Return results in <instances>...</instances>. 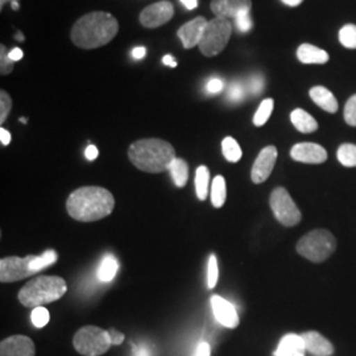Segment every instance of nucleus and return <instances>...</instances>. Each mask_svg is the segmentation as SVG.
Wrapping results in <instances>:
<instances>
[{"label": "nucleus", "instance_id": "38", "mask_svg": "<svg viewBox=\"0 0 356 356\" xmlns=\"http://www.w3.org/2000/svg\"><path fill=\"white\" fill-rule=\"evenodd\" d=\"M264 85H266L264 76H261V74H254L248 81V90H250V92L252 95H257V94H260L263 91Z\"/></svg>", "mask_w": 356, "mask_h": 356}, {"label": "nucleus", "instance_id": "33", "mask_svg": "<svg viewBox=\"0 0 356 356\" xmlns=\"http://www.w3.org/2000/svg\"><path fill=\"white\" fill-rule=\"evenodd\" d=\"M219 280V268L216 254H211L209 259V267H207V286L213 289Z\"/></svg>", "mask_w": 356, "mask_h": 356}, {"label": "nucleus", "instance_id": "43", "mask_svg": "<svg viewBox=\"0 0 356 356\" xmlns=\"http://www.w3.org/2000/svg\"><path fill=\"white\" fill-rule=\"evenodd\" d=\"M0 141L3 145H8L11 143V134L6 128H0Z\"/></svg>", "mask_w": 356, "mask_h": 356}, {"label": "nucleus", "instance_id": "34", "mask_svg": "<svg viewBox=\"0 0 356 356\" xmlns=\"http://www.w3.org/2000/svg\"><path fill=\"white\" fill-rule=\"evenodd\" d=\"M13 108V99L4 90L0 91V123L3 124Z\"/></svg>", "mask_w": 356, "mask_h": 356}, {"label": "nucleus", "instance_id": "37", "mask_svg": "<svg viewBox=\"0 0 356 356\" xmlns=\"http://www.w3.org/2000/svg\"><path fill=\"white\" fill-rule=\"evenodd\" d=\"M227 98L231 102H239L244 98V88L241 82H234L227 90Z\"/></svg>", "mask_w": 356, "mask_h": 356}, {"label": "nucleus", "instance_id": "52", "mask_svg": "<svg viewBox=\"0 0 356 356\" xmlns=\"http://www.w3.org/2000/svg\"><path fill=\"white\" fill-rule=\"evenodd\" d=\"M11 4H13V11H17V10H19V3H17V1H13Z\"/></svg>", "mask_w": 356, "mask_h": 356}, {"label": "nucleus", "instance_id": "17", "mask_svg": "<svg viewBox=\"0 0 356 356\" xmlns=\"http://www.w3.org/2000/svg\"><path fill=\"white\" fill-rule=\"evenodd\" d=\"M307 353L314 356H331L334 354V346L329 339L317 331H306L301 334Z\"/></svg>", "mask_w": 356, "mask_h": 356}, {"label": "nucleus", "instance_id": "48", "mask_svg": "<svg viewBox=\"0 0 356 356\" xmlns=\"http://www.w3.org/2000/svg\"><path fill=\"white\" fill-rule=\"evenodd\" d=\"M134 347H135V346H134ZM134 355L151 356V354H149V351H148V350H145V348H138V347H135V353H134Z\"/></svg>", "mask_w": 356, "mask_h": 356}, {"label": "nucleus", "instance_id": "29", "mask_svg": "<svg viewBox=\"0 0 356 356\" xmlns=\"http://www.w3.org/2000/svg\"><path fill=\"white\" fill-rule=\"evenodd\" d=\"M57 254L54 251H47L40 256H33L32 261H31V269L38 273L44 268L51 267V264H54L57 261Z\"/></svg>", "mask_w": 356, "mask_h": 356}, {"label": "nucleus", "instance_id": "12", "mask_svg": "<svg viewBox=\"0 0 356 356\" xmlns=\"http://www.w3.org/2000/svg\"><path fill=\"white\" fill-rule=\"evenodd\" d=\"M210 304L213 307L214 317L222 326L227 329H236L239 326L241 319L238 316V312L229 301L218 294H214L210 298Z\"/></svg>", "mask_w": 356, "mask_h": 356}, {"label": "nucleus", "instance_id": "16", "mask_svg": "<svg viewBox=\"0 0 356 356\" xmlns=\"http://www.w3.org/2000/svg\"><path fill=\"white\" fill-rule=\"evenodd\" d=\"M252 7L251 0H211L210 10L216 17L235 19L243 11H250Z\"/></svg>", "mask_w": 356, "mask_h": 356}, {"label": "nucleus", "instance_id": "7", "mask_svg": "<svg viewBox=\"0 0 356 356\" xmlns=\"http://www.w3.org/2000/svg\"><path fill=\"white\" fill-rule=\"evenodd\" d=\"M76 353L83 356H101L113 346L108 331L97 326H85L76 331L73 338Z\"/></svg>", "mask_w": 356, "mask_h": 356}, {"label": "nucleus", "instance_id": "50", "mask_svg": "<svg viewBox=\"0 0 356 356\" xmlns=\"http://www.w3.org/2000/svg\"><path fill=\"white\" fill-rule=\"evenodd\" d=\"M13 1H19V0H0V10H3L7 3H13Z\"/></svg>", "mask_w": 356, "mask_h": 356}, {"label": "nucleus", "instance_id": "20", "mask_svg": "<svg viewBox=\"0 0 356 356\" xmlns=\"http://www.w3.org/2000/svg\"><path fill=\"white\" fill-rule=\"evenodd\" d=\"M310 98L325 111L334 114L338 111V101L330 90L323 86H316L310 90Z\"/></svg>", "mask_w": 356, "mask_h": 356}, {"label": "nucleus", "instance_id": "13", "mask_svg": "<svg viewBox=\"0 0 356 356\" xmlns=\"http://www.w3.org/2000/svg\"><path fill=\"white\" fill-rule=\"evenodd\" d=\"M291 157L304 164H322L327 160V152L316 143H298L292 147Z\"/></svg>", "mask_w": 356, "mask_h": 356}, {"label": "nucleus", "instance_id": "49", "mask_svg": "<svg viewBox=\"0 0 356 356\" xmlns=\"http://www.w3.org/2000/svg\"><path fill=\"white\" fill-rule=\"evenodd\" d=\"M284 4H286V6H289V7H297V6H300L304 0H281Z\"/></svg>", "mask_w": 356, "mask_h": 356}, {"label": "nucleus", "instance_id": "36", "mask_svg": "<svg viewBox=\"0 0 356 356\" xmlns=\"http://www.w3.org/2000/svg\"><path fill=\"white\" fill-rule=\"evenodd\" d=\"M235 26L239 29V32H242V33L251 31V28H252V19H251L250 11H243V13H239L235 17Z\"/></svg>", "mask_w": 356, "mask_h": 356}, {"label": "nucleus", "instance_id": "26", "mask_svg": "<svg viewBox=\"0 0 356 356\" xmlns=\"http://www.w3.org/2000/svg\"><path fill=\"white\" fill-rule=\"evenodd\" d=\"M118 268H119L118 260L115 259L113 254L104 256L101 268L98 270L99 280L103 281V282H108V281L113 280L115 275H116V272H118Z\"/></svg>", "mask_w": 356, "mask_h": 356}, {"label": "nucleus", "instance_id": "27", "mask_svg": "<svg viewBox=\"0 0 356 356\" xmlns=\"http://www.w3.org/2000/svg\"><path fill=\"white\" fill-rule=\"evenodd\" d=\"M337 157L339 163L347 168H355L356 166V145L355 144H342L338 148Z\"/></svg>", "mask_w": 356, "mask_h": 356}, {"label": "nucleus", "instance_id": "53", "mask_svg": "<svg viewBox=\"0 0 356 356\" xmlns=\"http://www.w3.org/2000/svg\"><path fill=\"white\" fill-rule=\"evenodd\" d=\"M20 122H22V123H26L28 119H26V118H20Z\"/></svg>", "mask_w": 356, "mask_h": 356}, {"label": "nucleus", "instance_id": "23", "mask_svg": "<svg viewBox=\"0 0 356 356\" xmlns=\"http://www.w3.org/2000/svg\"><path fill=\"white\" fill-rule=\"evenodd\" d=\"M210 172L207 166L201 165L195 172V193L200 201H204L209 193Z\"/></svg>", "mask_w": 356, "mask_h": 356}, {"label": "nucleus", "instance_id": "19", "mask_svg": "<svg viewBox=\"0 0 356 356\" xmlns=\"http://www.w3.org/2000/svg\"><path fill=\"white\" fill-rule=\"evenodd\" d=\"M297 57L302 64H326L329 61L327 51L317 48L312 44H302L297 49Z\"/></svg>", "mask_w": 356, "mask_h": 356}, {"label": "nucleus", "instance_id": "2", "mask_svg": "<svg viewBox=\"0 0 356 356\" xmlns=\"http://www.w3.org/2000/svg\"><path fill=\"white\" fill-rule=\"evenodd\" d=\"M115 198L111 191L101 186H83L73 191L67 201L69 216L78 222H95L114 211Z\"/></svg>", "mask_w": 356, "mask_h": 356}, {"label": "nucleus", "instance_id": "14", "mask_svg": "<svg viewBox=\"0 0 356 356\" xmlns=\"http://www.w3.org/2000/svg\"><path fill=\"white\" fill-rule=\"evenodd\" d=\"M0 356H36V346L26 335H13L1 341Z\"/></svg>", "mask_w": 356, "mask_h": 356}, {"label": "nucleus", "instance_id": "11", "mask_svg": "<svg viewBox=\"0 0 356 356\" xmlns=\"http://www.w3.org/2000/svg\"><path fill=\"white\" fill-rule=\"evenodd\" d=\"M277 148L275 145H268L261 149L254 160L251 178L254 184H263L272 175V170L276 165Z\"/></svg>", "mask_w": 356, "mask_h": 356}, {"label": "nucleus", "instance_id": "31", "mask_svg": "<svg viewBox=\"0 0 356 356\" xmlns=\"http://www.w3.org/2000/svg\"><path fill=\"white\" fill-rule=\"evenodd\" d=\"M31 319H32V323H33L38 329H41V327H44V326L48 325V322H49V319H51V314H49V312H48L47 307L38 306V307H35V309L32 310Z\"/></svg>", "mask_w": 356, "mask_h": 356}, {"label": "nucleus", "instance_id": "24", "mask_svg": "<svg viewBox=\"0 0 356 356\" xmlns=\"http://www.w3.org/2000/svg\"><path fill=\"white\" fill-rule=\"evenodd\" d=\"M226 181L223 176H216L211 185V204L216 209L222 207L226 202Z\"/></svg>", "mask_w": 356, "mask_h": 356}, {"label": "nucleus", "instance_id": "41", "mask_svg": "<svg viewBox=\"0 0 356 356\" xmlns=\"http://www.w3.org/2000/svg\"><path fill=\"white\" fill-rule=\"evenodd\" d=\"M211 354V348H210V344L207 342H201L197 347V353L195 356H210Z\"/></svg>", "mask_w": 356, "mask_h": 356}, {"label": "nucleus", "instance_id": "42", "mask_svg": "<svg viewBox=\"0 0 356 356\" xmlns=\"http://www.w3.org/2000/svg\"><path fill=\"white\" fill-rule=\"evenodd\" d=\"M98 149H97V147L95 145H89L88 148H86V151H85V156H86V159L89 160V161H94L97 157H98Z\"/></svg>", "mask_w": 356, "mask_h": 356}, {"label": "nucleus", "instance_id": "44", "mask_svg": "<svg viewBox=\"0 0 356 356\" xmlns=\"http://www.w3.org/2000/svg\"><path fill=\"white\" fill-rule=\"evenodd\" d=\"M145 54H147V49L144 47H136L132 49V57L135 60H143L145 57Z\"/></svg>", "mask_w": 356, "mask_h": 356}, {"label": "nucleus", "instance_id": "39", "mask_svg": "<svg viewBox=\"0 0 356 356\" xmlns=\"http://www.w3.org/2000/svg\"><path fill=\"white\" fill-rule=\"evenodd\" d=\"M206 90L209 94H218L223 90V81L220 78H211L209 82H207V86Z\"/></svg>", "mask_w": 356, "mask_h": 356}, {"label": "nucleus", "instance_id": "22", "mask_svg": "<svg viewBox=\"0 0 356 356\" xmlns=\"http://www.w3.org/2000/svg\"><path fill=\"white\" fill-rule=\"evenodd\" d=\"M169 172L173 178V182L177 188H184L189 178V165L185 160L176 159L169 168Z\"/></svg>", "mask_w": 356, "mask_h": 356}, {"label": "nucleus", "instance_id": "47", "mask_svg": "<svg viewBox=\"0 0 356 356\" xmlns=\"http://www.w3.org/2000/svg\"><path fill=\"white\" fill-rule=\"evenodd\" d=\"M182 3V6H185V8L188 10H194L198 6V0H179Z\"/></svg>", "mask_w": 356, "mask_h": 356}, {"label": "nucleus", "instance_id": "18", "mask_svg": "<svg viewBox=\"0 0 356 356\" xmlns=\"http://www.w3.org/2000/svg\"><path fill=\"white\" fill-rule=\"evenodd\" d=\"M305 343L301 335L286 334L282 337L275 356H305Z\"/></svg>", "mask_w": 356, "mask_h": 356}, {"label": "nucleus", "instance_id": "5", "mask_svg": "<svg viewBox=\"0 0 356 356\" xmlns=\"http://www.w3.org/2000/svg\"><path fill=\"white\" fill-rule=\"evenodd\" d=\"M337 250V239L327 229L307 232L297 243V252L313 263L327 260Z\"/></svg>", "mask_w": 356, "mask_h": 356}, {"label": "nucleus", "instance_id": "35", "mask_svg": "<svg viewBox=\"0 0 356 356\" xmlns=\"http://www.w3.org/2000/svg\"><path fill=\"white\" fill-rule=\"evenodd\" d=\"M343 115L346 123L351 127H356V94L346 103Z\"/></svg>", "mask_w": 356, "mask_h": 356}, {"label": "nucleus", "instance_id": "6", "mask_svg": "<svg viewBox=\"0 0 356 356\" xmlns=\"http://www.w3.org/2000/svg\"><path fill=\"white\" fill-rule=\"evenodd\" d=\"M231 33L232 26L229 20L214 17L213 20H209L198 48L206 57L218 56L227 47Z\"/></svg>", "mask_w": 356, "mask_h": 356}, {"label": "nucleus", "instance_id": "3", "mask_svg": "<svg viewBox=\"0 0 356 356\" xmlns=\"http://www.w3.org/2000/svg\"><path fill=\"white\" fill-rule=\"evenodd\" d=\"M129 161L139 170L147 173H161L169 170L177 159L175 147L161 139H140L129 145Z\"/></svg>", "mask_w": 356, "mask_h": 356}, {"label": "nucleus", "instance_id": "1", "mask_svg": "<svg viewBox=\"0 0 356 356\" xmlns=\"http://www.w3.org/2000/svg\"><path fill=\"white\" fill-rule=\"evenodd\" d=\"M119 32V23L111 13L95 11L79 17L70 32L73 44L81 49L107 45Z\"/></svg>", "mask_w": 356, "mask_h": 356}, {"label": "nucleus", "instance_id": "25", "mask_svg": "<svg viewBox=\"0 0 356 356\" xmlns=\"http://www.w3.org/2000/svg\"><path fill=\"white\" fill-rule=\"evenodd\" d=\"M222 152L229 163H238L242 159V148L234 138L227 136L222 141Z\"/></svg>", "mask_w": 356, "mask_h": 356}, {"label": "nucleus", "instance_id": "28", "mask_svg": "<svg viewBox=\"0 0 356 356\" xmlns=\"http://www.w3.org/2000/svg\"><path fill=\"white\" fill-rule=\"evenodd\" d=\"M273 107H275V101L270 98L264 99L263 102L260 103L254 116V124L256 127H261L267 123L268 119L270 118L272 111H273Z\"/></svg>", "mask_w": 356, "mask_h": 356}, {"label": "nucleus", "instance_id": "45", "mask_svg": "<svg viewBox=\"0 0 356 356\" xmlns=\"http://www.w3.org/2000/svg\"><path fill=\"white\" fill-rule=\"evenodd\" d=\"M23 56H24V53H23V51H22L20 48H13V51H10V58H11L13 61H15V63H17L19 60H22Z\"/></svg>", "mask_w": 356, "mask_h": 356}, {"label": "nucleus", "instance_id": "8", "mask_svg": "<svg viewBox=\"0 0 356 356\" xmlns=\"http://www.w3.org/2000/svg\"><path fill=\"white\" fill-rule=\"evenodd\" d=\"M269 204L276 219L285 227H293L300 223L302 214L285 188H276L272 191Z\"/></svg>", "mask_w": 356, "mask_h": 356}, {"label": "nucleus", "instance_id": "32", "mask_svg": "<svg viewBox=\"0 0 356 356\" xmlns=\"http://www.w3.org/2000/svg\"><path fill=\"white\" fill-rule=\"evenodd\" d=\"M15 61L10 58V51H7L6 45H0V73L1 76H8L13 70Z\"/></svg>", "mask_w": 356, "mask_h": 356}, {"label": "nucleus", "instance_id": "21", "mask_svg": "<svg viewBox=\"0 0 356 356\" xmlns=\"http://www.w3.org/2000/svg\"><path fill=\"white\" fill-rule=\"evenodd\" d=\"M291 120H292L293 126L302 134H312L318 129L317 120L302 108H296L294 111H292Z\"/></svg>", "mask_w": 356, "mask_h": 356}, {"label": "nucleus", "instance_id": "30", "mask_svg": "<svg viewBox=\"0 0 356 356\" xmlns=\"http://www.w3.org/2000/svg\"><path fill=\"white\" fill-rule=\"evenodd\" d=\"M339 41L348 49H356V26L347 24L339 31Z\"/></svg>", "mask_w": 356, "mask_h": 356}, {"label": "nucleus", "instance_id": "15", "mask_svg": "<svg viewBox=\"0 0 356 356\" xmlns=\"http://www.w3.org/2000/svg\"><path fill=\"white\" fill-rule=\"evenodd\" d=\"M207 23L209 22L204 17L198 16L191 22L185 23L178 29L177 36L182 41V45L185 49H191V48L200 45Z\"/></svg>", "mask_w": 356, "mask_h": 356}, {"label": "nucleus", "instance_id": "51", "mask_svg": "<svg viewBox=\"0 0 356 356\" xmlns=\"http://www.w3.org/2000/svg\"><path fill=\"white\" fill-rule=\"evenodd\" d=\"M15 38L17 40V41H24V36L20 33V32H16V35H15Z\"/></svg>", "mask_w": 356, "mask_h": 356}, {"label": "nucleus", "instance_id": "46", "mask_svg": "<svg viewBox=\"0 0 356 356\" xmlns=\"http://www.w3.org/2000/svg\"><path fill=\"white\" fill-rule=\"evenodd\" d=\"M163 64L169 66V67H176L177 66V61H176V58L173 56L166 54V56L163 57Z\"/></svg>", "mask_w": 356, "mask_h": 356}, {"label": "nucleus", "instance_id": "4", "mask_svg": "<svg viewBox=\"0 0 356 356\" xmlns=\"http://www.w3.org/2000/svg\"><path fill=\"white\" fill-rule=\"evenodd\" d=\"M67 291L66 281L60 276H38L19 291L17 298L26 307H38L60 300Z\"/></svg>", "mask_w": 356, "mask_h": 356}, {"label": "nucleus", "instance_id": "9", "mask_svg": "<svg viewBox=\"0 0 356 356\" xmlns=\"http://www.w3.org/2000/svg\"><path fill=\"white\" fill-rule=\"evenodd\" d=\"M32 259H33V256L3 257L0 260V281L1 282H16V281L26 279L28 276L36 275L31 269Z\"/></svg>", "mask_w": 356, "mask_h": 356}, {"label": "nucleus", "instance_id": "10", "mask_svg": "<svg viewBox=\"0 0 356 356\" xmlns=\"http://www.w3.org/2000/svg\"><path fill=\"white\" fill-rule=\"evenodd\" d=\"M175 15V8L173 4L168 0L164 1H157L153 3L151 6L145 7L140 13L141 26L145 28H159V26H164L166 23H169L172 20Z\"/></svg>", "mask_w": 356, "mask_h": 356}, {"label": "nucleus", "instance_id": "40", "mask_svg": "<svg viewBox=\"0 0 356 356\" xmlns=\"http://www.w3.org/2000/svg\"><path fill=\"white\" fill-rule=\"evenodd\" d=\"M108 331V335H110V341H111V344L113 346H119V344L123 343L124 342V334L123 332H120V331L115 330V329H110Z\"/></svg>", "mask_w": 356, "mask_h": 356}]
</instances>
